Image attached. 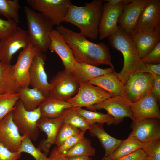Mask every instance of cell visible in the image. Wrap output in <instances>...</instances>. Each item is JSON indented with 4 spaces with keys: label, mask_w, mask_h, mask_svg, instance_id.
Wrapping results in <instances>:
<instances>
[{
    "label": "cell",
    "mask_w": 160,
    "mask_h": 160,
    "mask_svg": "<svg viewBox=\"0 0 160 160\" xmlns=\"http://www.w3.org/2000/svg\"><path fill=\"white\" fill-rule=\"evenodd\" d=\"M129 104L133 113V124L147 119H160L157 101L152 92L137 102Z\"/></svg>",
    "instance_id": "obj_16"
},
{
    "label": "cell",
    "mask_w": 160,
    "mask_h": 160,
    "mask_svg": "<svg viewBox=\"0 0 160 160\" xmlns=\"http://www.w3.org/2000/svg\"><path fill=\"white\" fill-rule=\"evenodd\" d=\"M132 131L129 135L143 143L160 138V121L158 119H147L136 124L132 123Z\"/></svg>",
    "instance_id": "obj_20"
},
{
    "label": "cell",
    "mask_w": 160,
    "mask_h": 160,
    "mask_svg": "<svg viewBox=\"0 0 160 160\" xmlns=\"http://www.w3.org/2000/svg\"><path fill=\"white\" fill-rule=\"evenodd\" d=\"M101 160H105V156H104Z\"/></svg>",
    "instance_id": "obj_49"
},
{
    "label": "cell",
    "mask_w": 160,
    "mask_h": 160,
    "mask_svg": "<svg viewBox=\"0 0 160 160\" xmlns=\"http://www.w3.org/2000/svg\"><path fill=\"white\" fill-rule=\"evenodd\" d=\"M20 87L14 75L13 65L0 62V94L17 93Z\"/></svg>",
    "instance_id": "obj_27"
},
{
    "label": "cell",
    "mask_w": 160,
    "mask_h": 160,
    "mask_svg": "<svg viewBox=\"0 0 160 160\" xmlns=\"http://www.w3.org/2000/svg\"><path fill=\"white\" fill-rule=\"evenodd\" d=\"M148 156L142 148L116 160H141Z\"/></svg>",
    "instance_id": "obj_42"
},
{
    "label": "cell",
    "mask_w": 160,
    "mask_h": 160,
    "mask_svg": "<svg viewBox=\"0 0 160 160\" xmlns=\"http://www.w3.org/2000/svg\"><path fill=\"white\" fill-rule=\"evenodd\" d=\"M149 143H143L132 137H128L110 155L105 157V160H116L142 148Z\"/></svg>",
    "instance_id": "obj_29"
},
{
    "label": "cell",
    "mask_w": 160,
    "mask_h": 160,
    "mask_svg": "<svg viewBox=\"0 0 160 160\" xmlns=\"http://www.w3.org/2000/svg\"><path fill=\"white\" fill-rule=\"evenodd\" d=\"M148 158L149 160H155V159L154 158L151 156H148Z\"/></svg>",
    "instance_id": "obj_47"
},
{
    "label": "cell",
    "mask_w": 160,
    "mask_h": 160,
    "mask_svg": "<svg viewBox=\"0 0 160 160\" xmlns=\"http://www.w3.org/2000/svg\"><path fill=\"white\" fill-rule=\"evenodd\" d=\"M141 160H149V158H148V156L147 157H146Z\"/></svg>",
    "instance_id": "obj_48"
},
{
    "label": "cell",
    "mask_w": 160,
    "mask_h": 160,
    "mask_svg": "<svg viewBox=\"0 0 160 160\" xmlns=\"http://www.w3.org/2000/svg\"><path fill=\"white\" fill-rule=\"evenodd\" d=\"M49 83L51 89L49 97L65 101L77 94L80 86L72 72L65 68L58 72Z\"/></svg>",
    "instance_id": "obj_8"
},
{
    "label": "cell",
    "mask_w": 160,
    "mask_h": 160,
    "mask_svg": "<svg viewBox=\"0 0 160 160\" xmlns=\"http://www.w3.org/2000/svg\"><path fill=\"white\" fill-rule=\"evenodd\" d=\"M129 36L135 43L140 57L142 60L160 42V26L142 29Z\"/></svg>",
    "instance_id": "obj_19"
},
{
    "label": "cell",
    "mask_w": 160,
    "mask_h": 160,
    "mask_svg": "<svg viewBox=\"0 0 160 160\" xmlns=\"http://www.w3.org/2000/svg\"><path fill=\"white\" fill-rule=\"evenodd\" d=\"M56 29L72 49L77 62L97 67L105 64L114 69L109 48L105 44L91 42L80 32L76 33L61 25L57 26Z\"/></svg>",
    "instance_id": "obj_1"
},
{
    "label": "cell",
    "mask_w": 160,
    "mask_h": 160,
    "mask_svg": "<svg viewBox=\"0 0 160 160\" xmlns=\"http://www.w3.org/2000/svg\"><path fill=\"white\" fill-rule=\"evenodd\" d=\"M77 94L67 100L72 107H85L95 111L94 106L113 96L101 88L88 83L80 84Z\"/></svg>",
    "instance_id": "obj_9"
},
{
    "label": "cell",
    "mask_w": 160,
    "mask_h": 160,
    "mask_svg": "<svg viewBox=\"0 0 160 160\" xmlns=\"http://www.w3.org/2000/svg\"><path fill=\"white\" fill-rule=\"evenodd\" d=\"M17 93L19 100L22 102L25 109L28 111L37 108L46 98L38 89L29 87L20 88Z\"/></svg>",
    "instance_id": "obj_28"
},
{
    "label": "cell",
    "mask_w": 160,
    "mask_h": 160,
    "mask_svg": "<svg viewBox=\"0 0 160 160\" xmlns=\"http://www.w3.org/2000/svg\"><path fill=\"white\" fill-rule=\"evenodd\" d=\"M76 111L89 123L90 125L95 123H106L108 126L114 124L115 119L110 115L96 111H89L81 108H76Z\"/></svg>",
    "instance_id": "obj_30"
},
{
    "label": "cell",
    "mask_w": 160,
    "mask_h": 160,
    "mask_svg": "<svg viewBox=\"0 0 160 160\" xmlns=\"http://www.w3.org/2000/svg\"><path fill=\"white\" fill-rule=\"evenodd\" d=\"M108 37L111 47L121 52L123 55V67L121 71L116 74L124 84L131 74L143 72L145 63L140 58L135 43L123 29L119 26L118 30Z\"/></svg>",
    "instance_id": "obj_3"
},
{
    "label": "cell",
    "mask_w": 160,
    "mask_h": 160,
    "mask_svg": "<svg viewBox=\"0 0 160 160\" xmlns=\"http://www.w3.org/2000/svg\"><path fill=\"white\" fill-rule=\"evenodd\" d=\"M17 151L20 153L25 152L28 153L36 160H49L46 154L34 145L31 139L26 135H25Z\"/></svg>",
    "instance_id": "obj_34"
},
{
    "label": "cell",
    "mask_w": 160,
    "mask_h": 160,
    "mask_svg": "<svg viewBox=\"0 0 160 160\" xmlns=\"http://www.w3.org/2000/svg\"><path fill=\"white\" fill-rule=\"evenodd\" d=\"M159 26H160V1L150 0L143 10L135 27L130 35L142 29Z\"/></svg>",
    "instance_id": "obj_22"
},
{
    "label": "cell",
    "mask_w": 160,
    "mask_h": 160,
    "mask_svg": "<svg viewBox=\"0 0 160 160\" xmlns=\"http://www.w3.org/2000/svg\"><path fill=\"white\" fill-rule=\"evenodd\" d=\"M142 149L148 156L152 157L155 160H160V138L150 142Z\"/></svg>",
    "instance_id": "obj_39"
},
{
    "label": "cell",
    "mask_w": 160,
    "mask_h": 160,
    "mask_svg": "<svg viewBox=\"0 0 160 160\" xmlns=\"http://www.w3.org/2000/svg\"><path fill=\"white\" fill-rule=\"evenodd\" d=\"M153 76L148 73L137 72L131 74L124 83V97L129 103L137 102L152 92Z\"/></svg>",
    "instance_id": "obj_6"
},
{
    "label": "cell",
    "mask_w": 160,
    "mask_h": 160,
    "mask_svg": "<svg viewBox=\"0 0 160 160\" xmlns=\"http://www.w3.org/2000/svg\"><path fill=\"white\" fill-rule=\"evenodd\" d=\"M142 60L144 63L160 64V42L145 55Z\"/></svg>",
    "instance_id": "obj_40"
},
{
    "label": "cell",
    "mask_w": 160,
    "mask_h": 160,
    "mask_svg": "<svg viewBox=\"0 0 160 160\" xmlns=\"http://www.w3.org/2000/svg\"><path fill=\"white\" fill-rule=\"evenodd\" d=\"M132 0H123L115 6L111 5L103 0L102 15L98 27L100 40L108 37L118 30V20L122 13L124 6Z\"/></svg>",
    "instance_id": "obj_10"
},
{
    "label": "cell",
    "mask_w": 160,
    "mask_h": 160,
    "mask_svg": "<svg viewBox=\"0 0 160 160\" xmlns=\"http://www.w3.org/2000/svg\"><path fill=\"white\" fill-rule=\"evenodd\" d=\"M1 61L0 55V62Z\"/></svg>",
    "instance_id": "obj_50"
},
{
    "label": "cell",
    "mask_w": 160,
    "mask_h": 160,
    "mask_svg": "<svg viewBox=\"0 0 160 160\" xmlns=\"http://www.w3.org/2000/svg\"><path fill=\"white\" fill-rule=\"evenodd\" d=\"M20 8L18 0H0V14L7 19L19 23L18 11Z\"/></svg>",
    "instance_id": "obj_32"
},
{
    "label": "cell",
    "mask_w": 160,
    "mask_h": 160,
    "mask_svg": "<svg viewBox=\"0 0 160 160\" xmlns=\"http://www.w3.org/2000/svg\"><path fill=\"white\" fill-rule=\"evenodd\" d=\"M114 71V69L111 67L102 69L87 64L76 62L71 72L76 81L80 84L88 83L97 77Z\"/></svg>",
    "instance_id": "obj_24"
},
{
    "label": "cell",
    "mask_w": 160,
    "mask_h": 160,
    "mask_svg": "<svg viewBox=\"0 0 160 160\" xmlns=\"http://www.w3.org/2000/svg\"><path fill=\"white\" fill-rule=\"evenodd\" d=\"M149 1L133 0L124 6L118 23L128 35L134 29L143 10Z\"/></svg>",
    "instance_id": "obj_18"
},
{
    "label": "cell",
    "mask_w": 160,
    "mask_h": 160,
    "mask_svg": "<svg viewBox=\"0 0 160 160\" xmlns=\"http://www.w3.org/2000/svg\"><path fill=\"white\" fill-rule=\"evenodd\" d=\"M95 111L103 109L115 119L114 124L118 125L125 117L133 119V113L129 102L124 97L114 96L107 99L94 106Z\"/></svg>",
    "instance_id": "obj_14"
},
{
    "label": "cell",
    "mask_w": 160,
    "mask_h": 160,
    "mask_svg": "<svg viewBox=\"0 0 160 160\" xmlns=\"http://www.w3.org/2000/svg\"><path fill=\"white\" fill-rule=\"evenodd\" d=\"M49 158V160H67L68 159V157L63 153H60L58 151L57 147L53 149Z\"/></svg>",
    "instance_id": "obj_45"
},
{
    "label": "cell",
    "mask_w": 160,
    "mask_h": 160,
    "mask_svg": "<svg viewBox=\"0 0 160 160\" xmlns=\"http://www.w3.org/2000/svg\"><path fill=\"white\" fill-rule=\"evenodd\" d=\"M37 51L29 44L20 52L16 63L13 65L14 76L20 88L30 85V68Z\"/></svg>",
    "instance_id": "obj_13"
},
{
    "label": "cell",
    "mask_w": 160,
    "mask_h": 160,
    "mask_svg": "<svg viewBox=\"0 0 160 160\" xmlns=\"http://www.w3.org/2000/svg\"><path fill=\"white\" fill-rule=\"evenodd\" d=\"M103 3V0H94L81 7L72 4L64 21L77 27L86 37L95 39L98 36Z\"/></svg>",
    "instance_id": "obj_2"
},
{
    "label": "cell",
    "mask_w": 160,
    "mask_h": 160,
    "mask_svg": "<svg viewBox=\"0 0 160 160\" xmlns=\"http://www.w3.org/2000/svg\"><path fill=\"white\" fill-rule=\"evenodd\" d=\"M12 112L13 121L20 134L27 135L31 140H36L39 136L37 122L41 117L39 108L33 111H27L19 100Z\"/></svg>",
    "instance_id": "obj_5"
},
{
    "label": "cell",
    "mask_w": 160,
    "mask_h": 160,
    "mask_svg": "<svg viewBox=\"0 0 160 160\" xmlns=\"http://www.w3.org/2000/svg\"><path fill=\"white\" fill-rule=\"evenodd\" d=\"M63 153L67 157L82 155L88 156L95 155V150L91 145V142L84 137L81 141Z\"/></svg>",
    "instance_id": "obj_33"
},
{
    "label": "cell",
    "mask_w": 160,
    "mask_h": 160,
    "mask_svg": "<svg viewBox=\"0 0 160 160\" xmlns=\"http://www.w3.org/2000/svg\"><path fill=\"white\" fill-rule=\"evenodd\" d=\"M86 131H81L79 133L73 135L65 140L59 146L57 147L58 151L64 153L81 141L85 137Z\"/></svg>",
    "instance_id": "obj_38"
},
{
    "label": "cell",
    "mask_w": 160,
    "mask_h": 160,
    "mask_svg": "<svg viewBox=\"0 0 160 160\" xmlns=\"http://www.w3.org/2000/svg\"><path fill=\"white\" fill-rule=\"evenodd\" d=\"M81 131L79 128L73 125L64 123L58 132L55 144L57 147H58L67 139L79 133Z\"/></svg>",
    "instance_id": "obj_36"
},
{
    "label": "cell",
    "mask_w": 160,
    "mask_h": 160,
    "mask_svg": "<svg viewBox=\"0 0 160 160\" xmlns=\"http://www.w3.org/2000/svg\"><path fill=\"white\" fill-rule=\"evenodd\" d=\"M21 155L18 151H10L0 142V160H18Z\"/></svg>",
    "instance_id": "obj_41"
},
{
    "label": "cell",
    "mask_w": 160,
    "mask_h": 160,
    "mask_svg": "<svg viewBox=\"0 0 160 160\" xmlns=\"http://www.w3.org/2000/svg\"><path fill=\"white\" fill-rule=\"evenodd\" d=\"M145 68L143 72L149 73L152 75L160 76V63L151 64L145 63Z\"/></svg>",
    "instance_id": "obj_43"
},
{
    "label": "cell",
    "mask_w": 160,
    "mask_h": 160,
    "mask_svg": "<svg viewBox=\"0 0 160 160\" xmlns=\"http://www.w3.org/2000/svg\"><path fill=\"white\" fill-rule=\"evenodd\" d=\"M115 71L98 76L88 83L101 88L113 97H124V84L119 79Z\"/></svg>",
    "instance_id": "obj_23"
},
{
    "label": "cell",
    "mask_w": 160,
    "mask_h": 160,
    "mask_svg": "<svg viewBox=\"0 0 160 160\" xmlns=\"http://www.w3.org/2000/svg\"><path fill=\"white\" fill-rule=\"evenodd\" d=\"M64 122L73 125L81 131H86L90 128V124L77 111L76 108L71 107L64 112Z\"/></svg>",
    "instance_id": "obj_31"
},
{
    "label": "cell",
    "mask_w": 160,
    "mask_h": 160,
    "mask_svg": "<svg viewBox=\"0 0 160 160\" xmlns=\"http://www.w3.org/2000/svg\"><path fill=\"white\" fill-rule=\"evenodd\" d=\"M28 27L29 42L37 51L46 52L50 43L49 33L53 29L50 21L42 14L24 7Z\"/></svg>",
    "instance_id": "obj_4"
},
{
    "label": "cell",
    "mask_w": 160,
    "mask_h": 160,
    "mask_svg": "<svg viewBox=\"0 0 160 160\" xmlns=\"http://www.w3.org/2000/svg\"><path fill=\"white\" fill-rule=\"evenodd\" d=\"M47 57L44 52L37 51L30 68V85L40 90L45 97L49 96L51 85L48 81L44 64Z\"/></svg>",
    "instance_id": "obj_12"
},
{
    "label": "cell",
    "mask_w": 160,
    "mask_h": 160,
    "mask_svg": "<svg viewBox=\"0 0 160 160\" xmlns=\"http://www.w3.org/2000/svg\"><path fill=\"white\" fill-rule=\"evenodd\" d=\"M19 100L17 93L0 94V119L12 110L15 103Z\"/></svg>",
    "instance_id": "obj_35"
},
{
    "label": "cell",
    "mask_w": 160,
    "mask_h": 160,
    "mask_svg": "<svg viewBox=\"0 0 160 160\" xmlns=\"http://www.w3.org/2000/svg\"><path fill=\"white\" fill-rule=\"evenodd\" d=\"M64 112L60 117L57 118L50 119L41 117L37 122V125L38 129L44 132L47 137L46 139L40 142L37 148L43 151L47 155L52 145L55 144L58 132L64 123Z\"/></svg>",
    "instance_id": "obj_17"
},
{
    "label": "cell",
    "mask_w": 160,
    "mask_h": 160,
    "mask_svg": "<svg viewBox=\"0 0 160 160\" xmlns=\"http://www.w3.org/2000/svg\"><path fill=\"white\" fill-rule=\"evenodd\" d=\"M27 3L34 10L42 14L57 26L64 22L71 1L69 0H27Z\"/></svg>",
    "instance_id": "obj_7"
},
{
    "label": "cell",
    "mask_w": 160,
    "mask_h": 160,
    "mask_svg": "<svg viewBox=\"0 0 160 160\" xmlns=\"http://www.w3.org/2000/svg\"><path fill=\"white\" fill-rule=\"evenodd\" d=\"M67 160H92L89 156L78 155L68 157Z\"/></svg>",
    "instance_id": "obj_46"
},
{
    "label": "cell",
    "mask_w": 160,
    "mask_h": 160,
    "mask_svg": "<svg viewBox=\"0 0 160 160\" xmlns=\"http://www.w3.org/2000/svg\"><path fill=\"white\" fill-rule=\"evenodd\" d=\"M152 75L154 79L152 93L156 100L158 101L160 99V76Z\"/></svg>",
    "instance_id": "obj_44"
},
{
    "label": "cell",
    "mask_w": 160,
    "mask_h": 160,
    "mask_svg": "<svg viewBox=\"0 0 160 160\" xmlns=\"http://www.w3.org/2000/svg\"><path fill=\"white\" fill-rule=\"evenodd\" d=\"M12 111L0 119V142L10 151L17 152L25 135L20 134L14 124Z\"/></svg>",
    "instance_id": "obj_15"
},
{
    "label": "cell",
    "mask_w": 160,
    "mask_h": 160,
    "mask_svg": "<svg viewBox=\"0 0 160 160\" xmlns=\"http://www.w3.org/2000/svg\"><path fill=\"white\" fill-rule=\"evenodd\" d=\"M90 135L96 137L105 150L104 156L111 155L120 145L122 140L115 138L108 134L105 130L103 124L95 123L90 125L89 129Z\"/></svg>",
    "instance_id": "obj_25"
},
{
    "label": "cell",
    "mask_w": 160,
    "mask_h": 160,
    "mask_svg": "<svg viewBox=\"0 0 160 160\" xmlns=\"http://www.w3.org/2000/svg\"><path fill=\"white\" fill-rule=\"evenodd\" d=\"M49 35L50 43L48 49L55 52L61 59L65 68L72 72L77 62L72 49L56 29H53Z\"/></svg>",
    "instance_id": "obj_21"
},
{
    "label": "cell",
    "mask_w": 160,
    "mask_h": 160,
    "mask_svg": "<svg viewBox=\"0 0 160 160\" xmlns=\"http://www.w3.org/2000/svg\"></svg>",
    "instance_id": "obj_51"
},
{
    "label": "cell",
    "mask_w": 160,
    "mask_h": 160,
    "mask_svg": "<svg viewBox=\"0 0 160 160\" xmlns=\"http://www.w3.org/2000/svg\"><path fill=\"white\" fill-rule=\"evenodd\" d=\"M17 23L13 20H5L0 18V39H4L12 34L17 28Z\"/></svg>",
    "instance_id": "obj_37"
},
{
    "label": "cell",
    "mask_w": 160,
    "mask_h": 160,
    "mask_svg": "<svg viewBox=\"0 0 160 160\" xmlns=\"http://www.w3.org/2000/svg\"><path fill=\"white\" fill-rule=\"evenodd\" d=\"M38 107L41 117L54 119L60 117L66 110L72 106L68 101L49 97H46Z\"/></svg>",
    "instance_id": "obj_26"
},
{
    "label": "cell",
    "mask_w": 160,
    "mask_h": 160,
    "mask_svg": "<svg viewBox=\"0 0 160 160\" xmlns=\"http://www.w3.org/2000/svg\"><path fill=\"white\" fill-rule=\"evenodd\" d=\"M28 31L19 27L7 38L0 40L1 62L11 64L14 55L20 49L29 45Z\"/></svg>",
    "instance_id": "obj_11"
}]
</instances>
